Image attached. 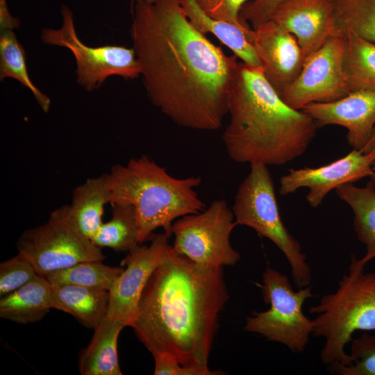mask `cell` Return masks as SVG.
I'll use <instances>...</instances> for the list:
<instances>
[{
  "label": "cell",
  "mask_w": 375,
  "mask_h": 375,
  "mask_svg": "<svg viewBox=\"0 0 375 375\" xmlns=\"http://www.w3.org/2000/svg\"><path fill=\"white\" fill-rule=\"evenodd\" d=\"M52 308V287L44 276L32 281L0 299V317L26 324L40 321Z\"/></svg>",
  "instance_id": "21"
},
{
  "label": "cell",
  "mask_w": 375,
  "mask_h": 375,
  "mask_svg": "<svg viewBox=\"0 0 375 375\" xmlns=\"http://www.w3.org/2000/svg\"><path fill=\"white\" fill-rule=\"evenodd\" d=\"M6 78H12L27 88L42 110L44 112L49 111L51 100L30 78L24 48L18 41L13 30L3 31L0 34V80Z\"/></svg>",
  "instance_id": "25"
},
{
  "label": "cell",
  "mask_w": 375,
  "mask_h": 375,
  "mask_svg": "<svg viewBox=\"0 0 375 375\" xmlns=\"http://www.w3.org/2000/svg\"><path fill=\"white\" fill-rule=\"evenodd\" d=\"M110 203L106 174L90 178L76 187L69 204L70 216L78 230L90 240L102 224L104 206Z\"/></svg>",
  "instance_id": "22"
},
{
  "label": "cell",
  "mask_w": 375,
  "mask_h": 375,
  "mask_svg": "<svg viewBox=\"0 0 375 375\" xmlns=\"http://www.w3.org/2000/svg\"><path fill=\"white\" fill-rule=\"evenodd\" d=\"M183 10L192 24L201 33H210L228 47L242 62L259 67L260 62L251 43L253 28L213 19L206 15L194 0H181Z\"/></svg>",
  "instance_id": "17"
},
{
  "label": "cell",
  "mask_w": 375,
  "mask_h": 375,
  "mask_svg": "<svg viewBox=\"0 0 375 375\" xmlns=\"http://www.w3.org/2000/svg\"><path fill=\"white\" fill-rule=\"evenodd\" d=\"M228 124L222 142L238 163L282 165L301 156L317 125L302 110L287 105L261 66L238 62L228 100Z\"/></svg>",
  "instance_id": "3"
},
{
  "label": "cell",
  "mask_w": 375,
  "mask_h": 375,
  "mask_svg": "<svg viewBox=\"0 0 375 375\" xmlns=\"http://www.w3.org/2000/svg\"><path fill=\"white\" fill-rule=\"evenodd\" d=\"M30 261L21 253L0 264V297L10 294L38 276Z\"/></svg>",
  "instance_id": "29"
},
{
  "label": "cell",
  "mask_w": 375,
  "mask_h": 375,
  "mask_svg": "<svg viewBox=\"0 0 375 375\" xmlns=\"http://www.w3.org/2000/svg\"><path fill=\"white\" fill-rule=\"evenodd\" d=\"M373 165L369 155L353 149L345 156L323 166L290 169L280 179L279 193L285 196L307 188L306 201L310 206L317 208L331 190L370 177Z\"/></svg>",
  "instance_id": "13"
},
{
  "label": "cell",
  "mask_w": 375,
  "mask_h": 375,
  "mask_svg": "<svg viewBox=\"0 0 375 375\" xmlns=\"http://www.w3.org/2000/svg\"><path fill=\"white\" fill-rule=\"evenodd\" d=\"M362 153L369 155L375 162V127L364 147L360 150Z\"/></svg>",
  "instance_id": "34"
},
{
  "label": "cell",
  "mask_w": 375,
  "mask_h": 375,
  "mask_svg": "<svg viewBox=\"0 0 375 375\" xmlns=\"http://www.w3.org/2000/svg\"><path fill=\"white\" fill-rule=\"evenodd\" d=\"M112 208L111 219L102 223L91 241L101 249L129 252L140 244L134 208L128 205H112Z\"/></svg>",
  "instance_id": "24"
},
{
  "label": "cell",
  "mask_w": 375,
  "mask_h": 375,
  "mask_svg": "<svg viewBox=\"0 0 375 375\" xmlns=\"http://www.w3.org/2000/svg\"><path fill=\"white\" fill-rule=\"evenodd\" d=\"M236 226L227 202L215 200L207 208L174 222L172 249L198 264L214 267L234 266L240 258L230 242Z\"/></svg>",
  "instance_id": "9"
},
{
  "label": "cell",
  "mask_w": 375,
  "mask_h": 375,
  "mask_svg": "<svg viewBox=\"0 0 375 375\" xmlns=\"http://www.w3.org/2000/svg\"><path fill=\"white\" fill-rule=\"evenodd\" d=\"M228 298L222 267L198 264L172 249L150 276L131 327L153 357L167 355L210 370L218 315Z\"/></svg>",
  "instance_id": "2"
},
{
  "label": "cell",
  "mask_w": 375,
  "mask_h": 375,
  "mask_svg": "<svg viewBox=\"0 0 375 375\" xmlns=\"http://www.w3.org/2000/svg\"><path fill=\"white\" fill-rule=\"evenodd\" d=\"M130 29L152 103L177 125L219 129L238 61L190 22L181 0L136 2Z\"/></svg>",
  "instance_id": "1"
},
{
  "label": "cell",
  "mask_w": 375,
  "mask_h": 375,
  "mask_svg": "<svg viewBox=\"0 0 375 375\" xmlns=\"http://www.w3.org/2000/svg\"><path fill=\"white\" fill-rule=\"evenodd\" d=\"M60 12L62 24L58 29L44 28L42 42L65 47L73 54L77 82L88 92L101 86L111 76L135 78L140 76V67L133 48L118 45L90 47L82 42L76 33L72 10L65 5Z\"/></svg>",
  "instance_id": "10"
},
{
  "label": "cell",
  "mask_w": 375,
  "mask_h": 375,
  "mask_svg": "<svg viewBox=\"0 0 375 375\" xmlns=\"http://www.w3.org/2000/svg\"><path fill=\"white\" fill-rule=\"evenodd\" d=\"M249 165V173L240 184L232 208L235 222L272 241L290 264L294 285L299 288L308 286L312 281L311 268L300 243L281 219L267 165L260 162Z\"/></svg>",
  "instance_id": "6"
},
{
  "label": "cell",
  "mask_w": 375,
  "mask_h": 375,
  "mask_svg": "<svg viewBox=\"0 0 375 375\" xmlns=\"http://www.w3.org/2000/svg\"><path fill=\"white\" fill-rule=\"evenodd\" d=\"M313 333L324 339L320 358L330 369L351 363L346 345L357 331H375V273L349 268L336 290L311 307Z\"/></svg>",
  "instance_id": "5"
},
{
  "label": "cell",
  "mask_w": 375,
  "mask_h": 375,
  "mask_svg": "<svg viewBox=\"0 0 375 375\" xmlns=\"http://www.w3.org/2000/svg\"><path fill=\"white\" fill-rule=\"evenodd\" d=\"M344 35L336 32L305 58L302 69L279 96L289 106L302 110L317 102H329L349 94L342 66Z\"/></svg>",
  "instance_id": "11"
},
{
  "label": "cell",
  "mask_w": 375,
  "mask_h": 375,
  "mask_svg": "<svg viewBox=\"0 0 375 375\" xmlns=\"http://www.w3.org/2000/svg\"><path fill=\"white\" fill-rule=\"evenodd\" d=\"M283 0H250L240 12L241 19L253 28L267 21L275 8Z\"/></svg>",
  "instance_id": "31"
},
{
  "label": "cell",
  "mask_w": 375,
  "mask_h": 375,
  "mask_svg": "<svg viewBox=\"0 0 375 375\" xmlns=\"http://www.w3.org/2000/svg\"><path fill=\"white\" fill-rule=\"evenodd\" d=\"M201 183L200 176L174 177L145 155L112 165L106 174L110 204L134 208L140 244L158 228L171 237L176 219L205 209L196 190Z\"/></svg>",
  "instance_id": "4"
},
{
  "label": "cell",
  "mask_w": 375,
  "mask_h": 375,
  "mask_svg": "<svg viewBox=\"0 0 375 375\" xmlns=\"http://www.w3.org/2000/svg\"><path fill=\"white\" fill-rule=\"evenodd\" d=\"M52 287V308L72 315L81 324L94 329L108 315V290L73 285Z\"/></svg>",
  "instance_id": "20"
},
{
  "label": "cell",
  "mask_w": 375,
  "mask_h": 375,
  "mask_svg": "<svg viewBox=\"0 0 375 375\" xmlns=\"http://www.w3.org/2000/svg\"><path fill=\"white\" fill-rule=\"evenodd\" d=\"M371 182L375 185V162L373 165V173L370 176Z\"/></svg>",
  "instance_id": "35"
},
{
  "label": "cell",
  "mask_w": 375,
  "mask_h": 375,
  "mask_svg": "<svg viewBox=\"0 0 375 375\" xmlns=\"http://www.w3.org/2000/svg\"><path fill=\"white\" fill-rule=\"evenodd\" d=\"M302 110L317 126L333 124L344 127L349 144L361 150L375 127V90H359L335 101L312 103Z\"/></svg>",
  "instance_id": "16"
},
{
  "label": "cell",
  "mask_w": 375,
  "mask_h": 375,
  "mask_svg": "<svg viewBox=\"0 0 375 375\" xmlns=\"http://www.w3.org/2000/svg\"><path fill=\"white\" fill-rule=\"evenodd\" d=\"M335 192L352 210L356 234L366 248L362 258H352L349 268H364L375 258V185L371 181L365 187L348 183L338 187Z\"/></svg>",
  "instance_id": "18"
},
{
  "label": "cell",
  "mask_w": 375,
  "mask_h": 375,
  "mask_svg": "<svg viewBox=\"0 0 375 375\" xmlns=\"http://www.w3.org/2000/svg\"><path fill=\"white\" fill-rule=\"evenodd\" d=\"M269 19L297 38L305 58L337 32L334 0H283Z\"/></svg>",
  "instance_id": "15"
},
{
  "label": "cell",
  "mask_w": 375,
  "mask_h": 375,
  "mask_svg": "<svg viewBox=\"0 0 375 375\" xmlns=\"http://www.w3.org/2000/svg\"><path fill=\"white\" fill-rule=\"evenodd\" d=\"M169 238L165 232L155 235L149 246L140 244L128 252L122 262L126 267L109 291V317L131 327L150 276L172 253Z\"/></svg>",
  "instance_id": "12"
},
{
  "label": "cell",
  "mask_w": 375,
  "mask_h": 375,
  "mask_svg": "<svg viewBox=\"0 0 375 375\" xmlns=\"http://www.w3.org/2000/svg\"><path fill=\"white\" fill-rule=\"evenodd\" d=\"M136 2H146V3H153L157 0H133Z\"/></svg>",
  "instance_id": "36"
},
{
  "label": "cell",
  "mask_w": 375,
  "mask_h": 375,
  "mask_svg": "<svg viewBox=\"0 0 375 375\" xmlns=\"http://www.w3.org/2000/svg\"><path fill=\"white\" fill-rule=\"evenodd\" d=\"M336 31L375 42V0H334Z\"/></svg>",
  "instance_id": "27"
},
{
  "label": "cell",
  "mask_w": 375,
  "mask_h": 375,
  "mask_svg": "<svg viewBox=\"0 0 375 375\" xmlns=\"http://www.w3.org/2000/svg\"><path fill=\"white\" fill-rule=\"evenodd\" d=\"M342 60L349 93L375 90V42L347 31Z\"/></svg>",
  "instance_id": "23"
},
{
  "label": "cell",
  "mask_w": 375,
  "mask_h": 375,
  "mask_svg": "<svg viewBox=\"0 0 375 375\" xmlns=\"http://www.w3.org/2000/svg\"><path fill=\"white\" fill-rule=\"evenodd\" d=\"M260 288L269 308L253 312L246 319L244 330L282 344L292 352L303 351L313 333L312 320L302 309L305 301L314 296L311 285L294 291L286 275L267 267Z\"/></svg>",
  "instance_id": "7"
},
{
  "label": "cell",
  "mask_w": 375,
  "mask_h": 375,
  "mask_svg": "<svg viewBox=\"0 0 375 375\" xmlns=\"http://www.w3.org/2000/svg\"><path fill=\"white\" fill-rule=\"evenodd\" d=\"M351 342L350 365L330 370L341 375H375V334L365 332Z\"/></svg>",
  "instance_id": "28"
},
{
  "label": "cell",
  "mask_w": 375,
  "mask_h": 375,
  "mask_svg": "<svg viewBox=\"0 0 375 375\" xmlns=\"http://www.w3.org/2000/svg\"><path fill=\"white\" fill-rule=\"evenodd\" d=\"M16 246L42 276L78 262L106 258L101 248L75 225L69 204L52 211L45 223L23 231Z\"/></svg>",
  "instance_id": "8"
},
{
  "label": "cell",
  "mask_w": 375,
  "mask_h": 375,
  "mask_svg": "<svg viewBox=\"0 0 375 375\" xmlns=\"http://www.w3.org/2000/svg\"><path fill=\"white\" fill-rule=\"evenodd\" d=\"M125 326L106 316L94 329L90 342L81 353L78 368L82 375H122L117 340Z\"/></svg>",
  "instance_id": "19"
},
{
  "label": "cell",
  "mask_w": 375,
  "mask_h": 375,
  "mask_svg": "<svg viewBox=\"0 0 375 375\" xmlns=\"http://www.w3.org/2000/svg\"><path fill=\"white\" fill-rule=\"evenodd\" d=\"M251 41L264 76L280 95L298 76L305 60L297 38L268 19L253 28Z\"/></svg>",
  "instance_id": "14"
},
{
  "label": "cell",
  "mask_w": 375,
  "mask_h": 375,
  "mask_svg": "<svg viewBox=\"0 0 375 375\" xmlns=\"http://www.w3.org/2000/svg\"><path fill=\"white\" fill-rule=\"evenodd\" d=\"M124 268L111 267L102 261H85L46 274L51 285H73L110 291Z\"/></svg>",
  "instance_id": "26"
},
{
  "label": "cell",
  "mask_w": 375,
  "mask_h": 375,
  "mask_svg": "<svg viewBox=\"0 0 375 375\" xmlns=\"http://www.w3.org/2000/svg\"><path fill=\"white\" fill-rule=\"evenodd\" d=\"M155 375H216L220 371L206 370L186 367L179 364L174 358L167 355L154 356Z\"/></svg>",
  "instance_id": "32"
},
{
  "label": "cell",
  "mask_w": 375,
  "mask_h": 375,
  "mask_svg": "<svg viewBox=\"0 0 375 375\" xmlns=\"http://www.w3.org/2000/svg\"><path fill=\"white\" fill-rule=\"evenodd\" d=\"M209 17L240 26H249L240 17V12L250 0H194Z\"/></svg>",
  "instance_id": "30"
},
{
  "label": "cell",
  "mask_w": 375,
  "mask_h": 375,
  "mask_svg": "<svg viewBox=\"0 0 375 375\" xmlns=\"http://www.w3.org/2000/svg\"><path fill=\"white\" fill-rule=\"evenodd\" d=\"M19 19L12 16L6 0H0V31L13 30L19 28Z\"/></svg>",
  "instance_id": "33"
}]
</instances>
